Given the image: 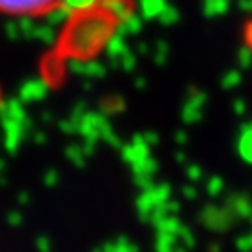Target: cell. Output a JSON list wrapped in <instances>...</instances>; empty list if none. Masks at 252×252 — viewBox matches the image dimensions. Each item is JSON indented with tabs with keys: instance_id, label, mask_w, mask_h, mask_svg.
<instances>
[{
	"instance_id": "6da1fadb",
	"label": "cell",
	"mask_w": 252,
	"mask_h": 252,
	"mask_svg": "<svg viewBox=\"0 0 252 252\" xmlns=\"http://www.w3.org/2000/svg\"><path fill=\"white\" fill-rule=\"evenodd\" d=\"M58 0H0V11L8 15H39L56 6Z\"/></svg>"
},
{
	"instance_id": "7a4b0ae2",
	"label": "cell",
	"mask_w": 252,
	"mask_h": 252,
	"mask_svg": "<svg viewBox=\"0 0 252 252\" xmlns=\"http://www.w3.org/2000/svg\"><path fill=\"white\" fill-rule=\"evenodd\" d=\"M241 150H243L245 157L252 161V133H249L247 136H243V142H241Z\"/></svg>"
}]
</instances>
